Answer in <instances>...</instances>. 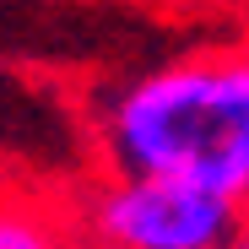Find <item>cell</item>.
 I'll return each mask as SVG.
<instances>
[{"mask_svg": "<svg viewBox=\"0 0 249 249\" xmlns=\"http://www.w3.org/2000/svg\"><path fill=\"white\" fill-rule=\"evenodd\" d=\"M103 146L119 174H179L249 206V49L136 76L103 108Z\"/></svg>", "mask_w": 249, "mask_h": 249, "instance_id": "1", "label": "cell"}, {"mask_svg": "<svg viewBox=\"0 0 249 249\" xmlns=\"http://www.w3.org/2000/svg\"><path fill=\"white\" fill-rule=\"evenodd\" d=\"M244 206L179 174H119L92 200V233L108 249H222Z\"/></svg>", "mask_w": 249, "mask_h": 249, "instance_id": "2", "label": "cell"}, {"mask_svg": "<svg viewBox=\"0 0 249 249\" xmlns=\"http://www.w3.org/2000/svg\"><path fill=\"white\" fill-rule=\"evenodd\" d=\"M0 249H71L49 217H38L33 206L0 200Z\"/></svg>", "mask_w": 249, "mask_h": 249, "instance_id": "3", "label": "cell"}, {"mask_svg": "<svg viewBox=\"0 0 249 249\" xmlns=\"http://www.w3.org/2000/svg\"><path fill=\"white\" fill-rule=\"evenodd\" d=\"M222 249H249V217H244V222H238V228H233V238H228V244H222Z\"/></svg>", "mask_w": 249, "mask_h": 249, "instance_id": "4", "label": "cell"}]
</instances>
